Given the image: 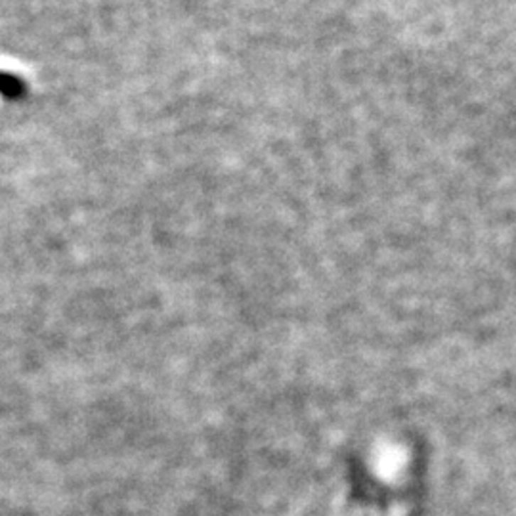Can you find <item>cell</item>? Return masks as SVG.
Segmentation results:
<instances>
[{"instance_id":"6da1fadb","label":"cell","mask_w":516,"mask_h":516,"mask_svg":"<svg viewBox=\"0 0 516 516\" xmlns=\"http://www.w3.org/2000/svg\"><path fill=\"white\" fill-rule=\"evenodd\" d=\"M21 82L16 80L14 77H6V75H0V92H4L6 96H18L21 92Z\"/></svg>"}]
</instances>
